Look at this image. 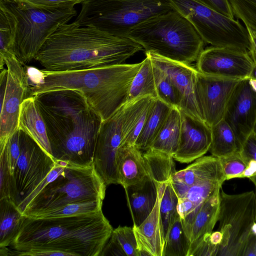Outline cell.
<instances>
[{"mask_svg":"<svg viewBox=\"0 0 256 256\" xmlns=\"http://www.w3.org/2000/svg\"><path fill=\"white\" fill-rule=\"evenodd\" d=\"M196 62L204 74L237 80L250 78L254 64L248 50L214 46L204 49Z\"/></svg>","mask_w":256,"mask_h":256,"instance_id":"obj_14","label":"cell"},{"mask_svg":"<svg viewBox=\"0 0 256 256\" xmlns=\"http://www.w3.org/2000/svg\"><path fill=\"white\" fill-rule=\"evenodd\" d=\"M242 80L205 75L198 71V102L204 120L210 127L223 120L230 98Z\"/></svg>","mask_w":256,"mask_h":256,"instance_id":"obj_15","label":"cell"},{"mask_svg":"<svg viewBox=\"0 0 256 256\" xmlns=\"http://www.w3.org/2000/svg\"><path fill=\"white\" fill-rule=\"evenodd\" d=\"M256 220V194L220 191L218 228L222 240L216 256H244Z\"/></svg>","mask_w":256,"mask_h":256,"instance_id":"obj_10","label":"cell"},{"mask_svg":"<svg viewBox=\"0 0 256 256\" xmlns=\"http://www.w3.org/2000/svg\"><path fill=\"white\" fill-rule=\"evenodd\" d=\"M134 226L140 224L150 215L158 197L157 187L150 176L124 188Z\"/></svg>","mask_w":256,"mask_h":256,"instance_id":"obj_22","label":"cell"},{"mask_svg":"<svg viewBox=\"0 0 256 256\" xmlns=\"http://www.w3.org/2000/svg\"><path fill=\"white\" fill-rule=\"evenodd\" d=\"M20 130L18 129L8 138L4 145L8 158L11 176L14 172L16 162L20 153Z\"/></svg>","mask_w":256,"mask_h":256,"instance_id":"obj_40","label":"cell"},{"mask_svg":"<svg viewBox=\"0 0 256 256\" xmlns=\"http://www.w3.org/2000/svg\"></svg>","mask_w":256,"mask_h":256,"instance_id":"obj_47","label":"cell"},{"mask_svg":"<svg viewBox=\"0 0 256 256\" xmlns=\"http://www.w3.org/2000/svg\"><path fill=\"white\" fill-rule=\"evenodd\" d=\"M146 52L190 64L196 61L204 42L192 24L175 10L140 22L127 34Z\"/></svg>","mask_w":256,"mask_h":256,"instance_id":"obj_5","label":"cell"},{"mask_svg":"<svg viewBox=\"0 0 256 256\" xmlns=\"http://www.w3.org/2000/svg\"><path fill=\"white\" fill-rule=\"evenodd\" d=\"M220 191V190L210 197L198 212L192 225L190 236L191 243L212 232L218 220Z\"/></svg>","mask_w":256,"mask_h":256,"instance_id":"obj_27","label":"cell"},{"mask_svg":"<svg viewBox=\"0 0 256 256\" xmlns=\"http://www.w3.org/2000/svg\"><path fill=\"white\" fill-rule=\"evenodd\" d=\"M253 132H254V134H256V124L254 126V130Z\"/></svg>","mask_w":256,"mask_h":256,"instance_id":"obj_46","label":"cell"},{"mask_svg":"<svg viewBox=\"0 0 256 256\" xmlns=\"http://www.w3.org/2000/svg\"><path fill=\"white\" fill-rule=\"evenodd\" d=\"M145 151L143 156L146 168L156 186L170 180L176 172L173 157L150 148Z\"/></svg>","mask_w":256,"mask_h":256,"instance_id":"obj_29","label":"cell"},{"mask_svg":"<svg viewBox=\"0 0 256 256\" xmlns=\"http://www.w3.org/2000/svg\"><path fill=\"white\" fill-rule=\"evenodd\" d=\"M144 50L128 37L116 36L74 22L60 26L44 42L35 60L50 72L120 64Z\"/></svg>","mask_w":256,"mask_h":256,"instance_id":"obj_2","label":"cell"},{"mask_svg":"<svg viewBox=\"0 0 256 256\" xmlns=\"http://www.w3.org/2000/svg\"><path fill=\"white\" fill-rule=\"evenodd\" d=\"M248 82L252 88L256 92V80L253 78H249Z\"/></svg>","mask_w":256,"mask_h":256,"instance_id":"obj_44","label":"cell"},{"mask_svg":"<svg viewBox=\"0 0 256 256\" xmlns=\"http://www.w3.org/2000/svg\"><path fill=\"white\" fill-rule=\"evenodd\" d=\"M223 119L242 145L256 123V92L252 88L248 78L242 80L236 87Z\"/></svg>","mask_w":256,"mask_h":256,"instance_id":"obj_17","label":"cell"},{"mask_svg":"<svg viewBox=\"0 0 256 256\" xmlns=\"http://www.w3.org/2000/svg\"><path fill=\"white\" fill-rule=\"evenodd\" d=\"M193 26L204 43L248 50L250 35L238 20L195 0H168Z\"/></svg>","mask_w":256,"mask_h":256,"instance_id":"obj_11","label":"cell"},{"mask_svg":"<svg viewBox=\"0 0 256 256\" xmlns=\"http://www.w3.org/2000/svg\"><path fill=\"white\" fill-rule=\"evenodd\" d=\"M106 186L94 164L82 166L66 162L63 172L36 194L22 214L31 218L72 202L104 200Z\"/></svg>","mask_w":256,"mask_h":256,"instance_id":"obj_8","label":"cell"},{"mask_svg":"<svg viewBox=\"0 0 256 256\" xmlns=\"http://www.w3.org/2000/svg\"><path fill=\"white\" fill-rule=\"evenodd\" d=\"M234 16L256 31V0H228Z\"/></svg>","mask_w":256,"mask_h":256,"instance_id":"obj_36","label":"cell"},{"mask_svg":"<svg viewBox=\"0 0 256 256\" xmlns=\"http://www.w3.org/2000/svg\"><path fill=\"white\" fill-rule=\"evenodd\" d=\"M103 200L75 202L39 213L31 218H56L75 216L98 212L102 210ZM29 218V217H28Z\"/></svg>","mask_w":256,"mask_h":256,"instance_id":"obj_33","label":"cell"},{"mask_svg":"<svg viewBox=\"0 0 256 256\" xmlns=\"http://www.w3.org/2000/svg\"><path fill=\"white\" fill-rule=\"evenodd\" d=\"M24 218L10 198L0 199V248L10 246L19 232Z\"/></svg>","mask_w":256,"mask_h":256,"instance_id":"obj_26","label":"cell"},{"mask_svg":"<svg viewBox=\"0 0 256 256\" xmlns=\"http://www.w3.org/2000/svg\"><path fill=\"white\" fill-rule=\"evenodd\" d=\"M181 126V111L178 108L174 106L149 148L173 156L178 146Z\"/></svg>","mask_w":256,"mask_h":256,"instance_id":"obj_25","label":"cell"},{"mask_svg":"<svg viewBox=\"0 0 256 256\" xmlns=\"http://www.w3.org/2000/svg\"><path fill=\"white\" fill-rule=\"evenodd\" d=\"M225 178L220 158L202 156L185 168L176 171L170 182L178 198L183 197L194 184L208 180Z\"/></svg>","mask_w":256,"mask_h":256,"instance_id":"obj_19","label":"cell"},{"mask_svg":"<svg viewBox=\"0 0 256 256\" xmlns=\"http://www.w3.org/2000/svg\"><path fill=\"white\" fill-rule=\"evenodd\" d=\"M250 78H253L256 80V64H254L253 70L251 73Z\"/></svg>","mask_w":256,"mask_h":256,"instance_id":"obj_45","label":"cell"},{"mask_svg":"<svg viewBox=\"0 0 256 256\" xmlns=\"http://www.w3.org/2000/svg\"><path fill=\"white\" fill-rule=\"evenodd\" d=\"M23 66L15 55L0 56V147L18 129L21 104L30 97V86Z\"/></svg>","mask_w":256,"mask_h":256,"instance_id":"obj_13","label":"cell"},{"mask_svg":"<svg viewBox=\"0 0 256 256\" xmlns=\"http://www.w3.org/2000/svg\"><path fill=\"white\" fill-rule=\"evenodd\" d=\"M20 130V153L11 176L10 198L22 214L56 161L32 137Z\"/></svg>","mask_w":256,"mask_h":256,"instance_id":"obj_12","label":"cell"},{"mask_svg":"<svg viewBox=\"0 0 256 256\" xmlns=\"http://www.w3.org/2000/svg\"><path fill=\"white\" fill-rule=\"evenodd\" d=\"M9 8L14 22V52L23 64L33 60L46 40L77 14L74 5H35L24 0H0Z\"/></svg>","mask_w":256,"mask_h":256,"instance_id":"obj_6","label":"cell"},{"mask_svg":"<svg viewBox=\"0 0 256 256\" xmlns=\"http://www.w3.org/2000/svg\"><path fill=\"white\" fill-rule=\"evenodd\" d=\"M152 98L144 96L126 102L102 122L97 136L93 164L106 186L118 184L116 166L118 148Z\"/></svg>","mask_w":256,"mask_h":256,"instance_id":"obj_9","label":"cell"},{"mask_svg":"<svg viewBox=\"0 0 256 256\" xmlns=\"http://www.w3.org/2000/svg\"></svg>","mask_w":256,"mask_h":256,"instance_id":"obj_48","label":"cell"},{"mask_svg":"<svg viewBox=\"0 0 256 256\" xmlns=\"http://www.w3.org/2000/svg\"><path fill=\"white\" fill-rule=\"evenodd\" d=\"M157 187L158 197L150 215L139 226H133L140 256H163L165 238L160 214V190Z\"/></svg>","mask_w":256,"mask_h":256,"instance_id":"obj_20","label":"cell"},{"mask_svg":"<svg viewBox=\"0 0 256 256\" xmlns=\"http://www.w3.org/2000/svg\"><path fill=\"white\" fill-rule=\"evenodd\" d=\"M191 242L178 216L166 235L163 256H188Z\"/></svg>","mask_w":256,"mask_h":256,"instance_id":"obj_32","label":"cell"},{"mask_svg":"<svg viewBox=\"0 0 256 256\" xmlns=\"http://www.w3.org/2000/svg\"><path fill=\"white\" fill-rule=\"evenodd\" d=\"M158 186L160 190V214L166 240L169 230L178 216L177 212L178 198L172 184L170 179L158 184Z\"/></svg>","mask_w":256,"mask_h":256,"instance_id":"obj_31","label":"cell"},{"mask_svg":"<svg viewBox=\"0 0 256 256\" xmlns=\"http://www.w3.org/2000/svg\"><path fill=\"white\" fill-rule=\"evenodd\" d=\"M11 175L5 146L0 147V199L10 198Z\"/></svg>","mask_w":256,"mask_h":256,"instance_id":"obj_39","label":"cell"},{"mask_svg":"<svg viewBox=\"0 0 256 256\" xmlns=\"http://www.w3.org/2000/svg\"><path fill=\"white\" fill-rule=\"evenodd\" d=\"M18 129L28 134L52 156L46 124L33 96L26 98L21 104Z\"/></svg>","mask_w":256,"mask_h":256,"instance_id":"obj_23","label":"cell"},{"mask_svg":"<svg viewBox=\"0 0 256 256\" xmlns=\"http://www.w3.org/2000/svg\"><path fill=\"white\" fill-rule=\"evenodd\" d=\"M214 10L234 18V15L228 0H195Z\"/></svg>","mask_w":256,"mask_h":256,"instance_id":"obj_41","label":"cell"},{"mask_svg":"<svg viewBox=\"0 0 256 256\" xmlns=\"http://www.w3.org/2000/svg\"><path fill=\"white\" fill-rule=\"evenodd\" d=\"M80 4L76 24L124 37L143 21L174 10L168 0H84Z\"/></svg>","mask_w":256,"mask_h":256,"instance_id":"obj_7","label":"cell"},{"mask_svg":"<svg viewBox=\"0 0 256 256\" xmlns=\"http://www.w3.org/2000/svg\"><path fill=\"white\" fill-rule=\"evenodd\" d=\"M112 231L102 210L62 218L24 216L17 236L8 248L17 256L30 250H44L64 252L70 256H98Z\"/></svg>","mask_w":256,"mask_h":256,"instance_id":"obj_3","label":"cell"},{"mask_svg":"<svg viewBox=\"0 0 256 256\" xmlns=\"http://www.w3.org/2000/svg\"><path fill=\"white\" fill-rule=\"evenodd\" d=\"M142 63L64 72L42 70L40 80L30 86V96L52 90H78L104 121L126 102L132 82Z\"/></svg>","mask_w":256,"mask_h":256,"instance_id":"obj_4","label":"cell"},{"mask_svg":"<svg viewBox=\"0 0 256 256\" xmlns=\"http://www.w3.org/2000/svg\"><path fill=\"white\" fill-rule=\"evenodd\" d=\"M246 28L250 38V46L248 50V52L254 63L256 64V31L248 28Z\"/></svg>","mask_w":256,"mask_h":256,"instance_id":"obj_43","label":"cell"},{"mask_svg":"<svg viewBox=\"0 0 256 256\" xmlns=\"http://www.w3.org/2000/svg\"><path fill=\"white\" fill-rule=\"evenodd\" d=\"M240 152L247 164L243 178H248L256 188V134L254 132L245 140Z\"/></svg>","mask_w":256,"mask_h":256,"instance_id":"obj_37","label":"cell"},{"mask_svg":"<svg viewBox=\"0 0 256 256\" xmlns=\"http://www.w3.org/2000/svg\"><path fill=\"white\" fill-rule=\"evenodd\" d=\"M180 111V142L172 157L178 162L188 164L204 156L209 150L212 138V130L205 122Z\"/></svg>","mask_w":256,"mask_h":256,"instance_id":"obj_18","label":"cell"},{"mask_svg":"<svg viewBox=\"0 0 256 256\" xmlns=\"http://www.w3.org/2000/svg\"><path fill=\"white\" fill-rule=\"evenodd\" d=\"M146 54L155 66L168 75L176 86L181 98L179 108L192 118L204 122L196 98V68L190 64L168 60L152 52H146Z\"/></svg>","mask_w":256,"mask_h":256,"instance_id":"obj_16","label":"cell"},{"mask_svg":"<svg viewBox=\"0 0 256 256\" xmlns=\"http://www.w3.org/2000/svg\"><path fill=\"white\" fill-rule=\"evenodd\" d=\"M35 5L59 6L81 4L84 0H24Z\"/></svg>","mask_w":256,"mask_h":256,"instance_id":"obj_42","label":"cell"},{"mask_svg":"<svg viewBox=\"0 0 256 256\" xmlns=\"http://www.w3.org/2000/svg\"><path fill=\"white\" fill-rule=\"evenodd\" d=\"M153 68L157 98L172 107L179 108L181 98L176 86L168 75L154 64Z\"/></svg>","mask_w":256,"mask_h":256,"instance_id":"obj_34","label":"cell"},{"mask_svg":"<svg viewBox=\"0 0 256 256\" xmlns=\"http://www.w3.org/2000/svg\"><path fill=\"white\" fill-rule=\"evenodd\" d=\"M116 166L118 184L124 188L140 182L149 176L143 153L135 145L118 148Z\"/></svg>","mask_w":256,"mask_h":256,"instance_id":"obj_21","label":"cell"},{"mask_svg":"<svg viewBox=\"0 0 256 256\" xmlns=\"http://www.w3.org/2000/svg\"><path fill=\"white\" fill-rule=\"evenodd\" d=\"M219 158L226 180L234 178H243L247 164L240 152Z\"/></svg>","mask_w":256,"mask_h":256,"instance_id":"obj_38","label":"cell"},{"mask_svg":"<svg viewBox=\"0 0 256 256\" xmlns=\"http://www.w3.org/2000/svg\"><path fill=\"white\" fill-rule=\"evenodd\" d=\"M212 142L209 152L221 158L240 152L242 144L230 125L223 119L211 128Z\"/></svg>","mask_w":256,"mask_h":256,"instance_id":"obj_28","label":"cell"},{"mask_svg":"<svg viewBox=\"0 0 256 256\" xmlns=\"http://www.w3.org/2000/svg\"><path fill=\"white\" fill-rule=\"evenodd\" d=\"M172 108L158 98L154 99L134 144L138 149L146 150L150 148Z\"/></svg>","mask_w":256,"mask_h":256,"instance_id":"obj_24","label":"cell"},{"mask_svg":"<svg viewBox=\"0 0 256 256\" xmlns=\"http://www.w3.org/2000/svg\"><path fill=\"white\" fill-rule=\"evenodd\" d=\"M45 123L54 160L93 164L98 134L103 122L79 91L57 90L32 96Z\"/></svg>","mask_w":256,"mask_h":256,"instance_id":"obj_1","label":"cell"},{"mask_svg":"<svg viewBox=\"0 0 256 256\" xmlns=\"http://www.w3.org/2000/svg\"><path fill=\"white\" fill-rule=\"evenodd\" d=\"M126 256H140L133 227L119 226L113 230L110 237Z\"/></svg>","mask_w":256,"mask_h":256,"instance_id":"obj_35","label":"cell"},{"mask_svg":"<svg viewBox=\"0 0 256 256\" xmlns=\"http://www.w3.org/2000/svg\"><path fill=\"white\" fill-rule=\"evenodd\" d=\"M142 62V65L132 82L126 102L144 96L158 98L153 64L147 55Z\"/></svg>","mask_w":256,"mask_h":256,"instance_id":"obj_30","label":"cell"}]
</instances>
